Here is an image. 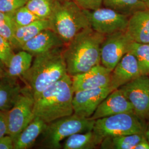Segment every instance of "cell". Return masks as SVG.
Returning <instances> with one entry per match:
<instances>
[{"label": "cell", "instance_id": "7a4b0ae2", "mask_svg": "<svg viewBox=\"0 0 149 149\" xmlns=\"http://www.w3.org/2000/svg\"><path fill=\"white\" fill-rule=\"evenodd\" d=\"M64 49V46L34 56L31 66L22 76L35 100L44 91L68 74Z\"/></svg>", "mask_w": 149, "mask_h": 149}, {"label": "cell", "instance_id": "f35d334b", "mask_svg": "<svg viewBox=\"0 0 149 149\" xmlns=\"http://www.w3.org/2000/svg\"><path fill=\"white\" fill-rule=\"evenodd\" d=\"M143 1H144L145 2V1H146V0H143Z\"/></svg>", "mask_w": 149, "mask_h": 149}, {"label": "cell", "instance_id": "f1b7e54d", "mask_svg": "<svg viewBox=\"0 0 149 149\" xmlns=\"http://www.w3.org/2000/svg\"><path fill=\"white\" fill-rule=\"evenodd\" d=\"M16 26L13 21L0 23V35L12 44L13 41Z\"/></svg>", "mask_w": 149, "mask_h": 149}, {"label": "cell", "instance_id": "2e32d148", "mask_svg": "<svg viewBox=\"0 0 149 149\" xmlns=\"http://www.w3.org/2000/svg\"><path fill=\"white\" fill-rule=\"evenodd\" d=\"M127 32L133 42L149 43V9L137 11L130 16Z\"/></svg>", "mask_w": 149, "mask_h": 149}, {"label": "cell", "instance_id": "d6986e66", "mask_svg": "<svg viewBox=\"0 0 149 149\" xmlns=\"http://www.w3.org/2000/svg\"><path fill=\"white\" fill-rule=\"evenodd\" d=\"M49 28L50 29L49 19H38L27 26L16 27L11 45L13 48L21 49L22 47L28 40L43 30Z\"/></svg>", "mask_w": 149, "mask_h": 149}, {"label": "cell", "instance_id": "9c48e42d", "mask_svg": "<svg viewBox=\"0 0 149 149\" xmlns=\"http://www.w3.org/2000/svg\"><path fill=\"white\" fill-rule=\"evenodd\" d=\"M119 90L127 98L133 111L142 120H149V76L141 74L121 86Z\"/></svg>", "mask_w": 149, "mask_h": 149}, {"label": "cell", "instance_id": "d6a6232c", "mask_svg": "<svg viewBox=\"0 0 149 149\" xmlns=\"http://www.w3.org/2000/svg\"><path fill=\"white\" fill-rule=\"evenodd\" d=\"M134 149H149V143L146 138L141 140L137 144Z\"/></svg>", "mask_w": 149, "mask_h": 149}, {"label": "cell", "instance_id": "8d00e7d4", "mask_svg": "<svg viewBox=\"0 0 149 149\" xmlns=\"http://www.w3.org/2000/svg\"><path fill=\"white\" fill-rule=\"evenodd\" d=\"M0 67L1 68H3V69H5V66L4 65V64H3L1 61H0Z\"/></svg>", "mask_w": 149, "mask_h": 149}, {"label": "cell", "instance_id": "484cf974", "mask_svg": "<svg viewBox=\"0 0 149 149\" xmlns=\"http://www.w3.org/2000/svg\"><path fill=\"white\" fill-rule=\"evenodd\" d=\"M11 16L16 27L25 26L38 19H40L29 11L26 5L17 10Z\"/></svg>", "mask_w": 149, "mask_h": 149}, {"label": "cell", "instance_id": "d4e9b609", "mask_svg": "<svg viewBox=\"0 0 149 149\" xmlns=\"http://www.w3.org/2000/svg\"><path fill=\"white\" fill-rule=\"evenodd\" d=\"M54 0H28L27 8L40 19H49L53 8Z\"/></svg>", "mask_w": 149, "mask_h": 149}, {"label": "cell", "instance_id": "ac0fdd59", "mask_svg": "<svg viewBox=\"0 0 149 149\" xmlns=\"http://www.w3.org/2000/svg\"><path fill=\"white\" fill-rule=\"evenodd\" d=\"M47 123L34 117L14 141V149H26L32 146L40 136Z\"/></svg>", "mask_w": 149, "mask_h": 149}, {"label": "cell", "instance_id": "44dd1931", "mask_svg": "<svg viewBox=\"0 0 149 149\" xmlns=\"http://www.w3.org/2000/svg\"><path fill=\"white\" fill-rule=\"evenodd\" d=\"M33 56L23 50L14 54L6 66V76L16 79L21 78L31 66Z\"/></svg>", "mask_w": 149, "mask_h": 149}, {"label": "cell", "instance_id": "836d02e7", "mask_svg": "<svg viewBox=\"0 0 149 149\" xmlns=\"http://www.w3.org/2000/svg\"><path fill=\"white\" fill-rule=\"evenodd\" d=\"M12 18L11 15L5 13L0 11V23L7 21H12Z\"/></svg>", "mask_w": 149, "mask_h": 149}, {"label": "cell", "instance_id": "5bb4252c", "mask_svg": "<svg viewBox=\"0 0 149 149\" xmlns=\"http://www.w3.org/2000/svg\"><path fill=\"white\" fill-rule=\"evenodd\" d=\"M131 112H134L132 105L118 88L112 91L107 96L90 118L96 120L119 113Z\"/></svg>", "mask_w": 149, "mask_h": 149}, {"label": "cell", "instance_id": "ffe728a7", "mask_svg": "<svg viewBox=\"0 0 149 149\" xmlns=\"http://www.w3.org/2000/svg\"><path fill=\"white\" fill-rule=\"evenodd\" d=\"M103 138L93 130L70 135L62 145L64 149H93L100 146Z\"/></svg>", "mask_w": 149, "mask_h": 149}, {"label": "cell", "instance_id": "603a6c76", "mask_svg": "<svg viewBox=\"0 0 149 149\" xmlns=\"http://www.w3.org/2000/svg\"><path fill=\"white\" fill-rule=\"evenodd\" d=\"M103 5L129 17L148 8L143 0H103Z\"/></svg>", "mask_w": 149, "mask_h": 149}, {"label": "cell", "instance_id": "8992f818", "mask_svg": "<svg viewBox=\"0 0 149 149\" xmlns=\"http://www.w3.org/2000/svg\"><path fill=\"white\" fill-rule=\"evenodd\" d=\"M146 127L134 112L115 114L95 120L93 130L104 139L108 136L144 133Z\"/></svg>", "mask_w": 149, "mask_h": 149}, {"label": "cell", "instance_id": "4fadbf2b", "mask_svg": "<svg viewBox=\"0 0 149 149\" xmlns=\"http://www.w3.org/2000/svg\"><path fill=\"white\" fill-rule=\"evenodd\" d=\"M141 74L136 57L133 54L128 52L112 71L111 87L113 90H117Z\"/></svg>", "mask_w": 149, "mask_h": 149}, {"label": "cell", "instance_id": "4316f807", "mask_svg": "<svg viewBox=\"0 0 149 149\" xmlns=\"http://www.w3.org/2000/svg\"><path fill=\"white\" fill-rule=\"evenodd\" d=\"M28 0H0V11L11 15L18 8L26 5Z\"/></svg>", "mask_w": 149, "mask_h": 149}, {"label": "cell", "instance_id": "74e56055", "mask_svg": "<svg viewBox=\"0 0 149 149\" xmlns=\"http://www.w3.org/2000/svg\"><path fill=\"white\" fill-rule=\"evenodd\" d=\"M145 3H146V5L147 7L149 9V0H146Z\"/></svg>", "mask_w": 149, "mask_h": 149}, {"label": "cell", "instance_id": "ab89813d", "mask_svg": "<svg viewBox=\"0 0 149 149\" xmlns=\"http://www.w3.org/2000/svg\"><path fill=\"white\" fill-rule=\"evenodd\" d=\"M148 76H149V74H148Z\"/></svg>", "mask_w": 149, "mask_h": 149}, {"label": "cell", "instance_id": "5b68a950", "mask_svg": "<svg viewBox=\"0 0 149 149\" xmlns=\"http://www.w3.org/2000/svg\"><path fill=\"white\" fill-rule=\"evenodd\" d=\"M95 123V120L74 113L54 120L47 124L40 135L41 146L45 149H61L63 140L74 134L92 130Z\"/></svg>", "mask_w": 149, "mask_h": 149}, {"label": "cell", "instance_id": "8fae6325", "mask_svg": "<svg viewBox=\"0 0 149 149\" xmlns=\"http://www.w3.org/2000/svg\"><path fill=\"white\" fill-rule=\"evenodd\" d=\"M113 90L109 86L75 92L72 99L74 113L82 117L90 118L100 104Z\"/></svg>", "mask_w": 149, "mask_h": 149}, {"label": "cell", "instance_id": "9a60e30c", "mask_svg": "<svg viewBox=\"0 0 149 149\" xmlns=\"http://www.w3.org/2000/svg\"><path fill=\"white\" fill-rule=\"evenodd\" d=\"M65 45V44L59 36L49 28L43 30L28 40L22 47L21 50L26 51L34 56Z\"/></svg>", "mask_w": 149, "mask_h": 149}, {"label": "cell", "instance_id": "4dcf8cb0", "mask_svg": "<svg viewBox=\"0 0 149 149\" xmlns=\"http://www.w3.org/2000/svg\"><path fill=\"white\" fill-rule=\"evenodd\" d=\"M8 135L7 112L0 110V138Z\"/></svg>", "mask_w": 149, "mask_h": 149}, {"label": "cell", "instance_id": "cb8c5ba5", "mask_svg": "<svg viewBox=\"0 0 149 149\" xmlns=\"http://www.w3.org/2000/svg\"><path fill=\"white\" fill-rule=\"evenodd\" d=\"M136 57L138 61L142 74L149 73V43H140L133 42L129 52Z\"/></svg>", "mask_w": 149, "mask_h": 149}, {"label": "cell", "instance_id": "83f0119b", "mask_svg": "<svg viewBox=\"0 0 149 149\" xmlns=\"http://www.w3.org/2000/svg\"><path fill=\"white\" fill-rule=\"evenodd\" d=\"M13 54L11 44L0 35V61L4 64L5 68Z\"/></svg>", "mask_w": 149, "mask_h": 149}, {"label": "cell", "instance_id": "6da1fadb", "mask_svg": "<svg viewBox=\"0 0 149 149\" xmlns=\"http://www.w3.org/2000/svg\"><path fill=\"white\" fill-rule=\"evenodd\" d=\"M105 37L88 27L65 45L63 54L70 76L85 72L101 64V49Z\"/></svg>", "mask_w": 149, "mask_h": 149}, {"label": "cell", "instance_id": "277c9868", "mask_svg": "<svg viewBox=\"0 0 149 149\" xmlns=\"http://www.w3.org/2000/svg\"><path fill=\"white\" fill-rule=\"evenodd\" d=\"M90 12L82 8L74 0H54L49 18L50 29L66 45L80 32L91 27Z\"/></svg>", "mask_w": 149, "mask_h": 149}, {"label": "cell", "instance_id": "ba28073f", "mask_svg": "<svg viewBox=\"0 0 149 149\" xmlns=\"http://www.w3.org/2000/svg\"><path fill=\"white\" fill-rule=\"evenodd\" d=\"M133 42L127 31L106 36L101 49V64L113 71L123 57L129 52Z\"/></svg>", "mask_w": 149, "mask_h": 149}, {"label": "cell", "instance_id": "e0dca14e", "mask_svg": "<svg viewBox=\"0 0 149 149\" xmlns=\"http://www.w3.org/2000/svg\"><path fill=\"white\" fill-rule=\"evenodd\" d=\"M22 88L17 79L5 76L0 79V110L8 112L15 105Z\"/></svg>", "mask_w": 149, "mask_h": 149}, {"label": "cell", "instance_id": "30bf717a", "mask_svg": "<svg viewBox=\"0 0 149 149\" xmlns=\"http://www.w3.org/2000/svg\"><path fill=\"white\" fill-rule=\"evenodd\" d=\"M129 18V16L107 7L90 12L91 27L104 36L126 31Z\"/></svg>", "mask_w": 149, "mask_h": 149}, {"label": "cell", "instance_id": "1f68e13d", "mask_svg": "<svg viewBox=\"0 0 149 149\" xmlns=\"http://www.w3.org/2000/svg\"><path fill=\"white\" fill-rule=\"evenodd\" d=\"M0 149H14L13 139L9 135H6L0 138Z\"/></svg>", "mask_w": 149, "mask_h": 149}, {"label": "cell", "instance_id": "d590c367", "mask_svg": "<svg viewBox=\"0 0 149 149\" xmlns=\"http://www.w3.org/2000/svg\"><path fill=\"white\" fill-rule=\"evenodd\" d=\"M6 76L5 69L0 67V79H2Z\"/></svg>", "mask_w": 149, "mask_h": 149}, {"label": "cell", "instance_id": "3957f363", "mask_svg": "<svg viewBox=\"0 0 149 149\" xmlns=\"http://www.w3.org/2000/svg\"><path fill=\"white\" fill-rule=\"evenodd\" d=\"M74 91L71 76L62 79L44 91L35 100L33 113L46 123L74 114Z\"/></svg>", "mask_w": 149, "mask_h": 149}, {"label": "cell", "instance_id": "e575fe53", "mask_svg": "<svg viewBox=\"0 0 149 149\" xmlns=\"http://www.w3.org/2000/svg\"><path fill=\"white\" fill-rule=\"evenodd\" d=\"M144 134H145V136L147 139V140L149 141V122L148 124V125H147V126L146 127V128H145Z\"/></svg>", "mask_w": 149, "mask_h": 149}, {"label": "cell", "instance_id": "7402d4cb", "mask_svg": "<svg viewBox=\"0 0 149 149\" xmlns=\"http://www.w3.org/2000/svg\"><path fill=\"white\" fill-rule=\"evenodd\" d=\"M145 138L144 133L108 136L103 139L100 147L103 149H134Z\"/></svg>", "mask_w": 149, "mask_h": 149}, {"label": "cell", "instance_id": "52a82bcc", "mask_svg": "<svg viewBox=\"0 0 149 149\" xmlns=\"http://www.w3.org/2000/svg\"><path fill=\"white\" fill-rule=\"evenodd\" d=\"M35 99L31 90L26 86L15 105L7 112L8 135L13 142L22 131L34 119V105Z\"/></svg>", "mask_w": 149, "mask_h": 149}, {"label": "cell", "instance_id": "7c38bea8", "mask_svg": "<svg viewBox=\"0 0 149 149\" xmlns=\"http://www.w3.org/2000/svg\"><path fill=\"white\" fill-rule=\"evenodd\" d=\"M112 71L100 64L86 72L71 76L74 92L111 86Z\"/></svg>", "mask_w": 149, "mask_h": 149}, {"label": "cell", "instance_id": "f546056e", "mask_svg": "<svg viewBox=\"0 0 149 149\" xmlns=\"http://www.w3.org/2000/svg\"><path fill=\"white\" fill-rule=\"evenodd\" d=\"M80 7L86 10L95 11L101 7L103 0H74Z\"/></svg>", "mask_w": 149, "mask_h": 149}]
</instances>
